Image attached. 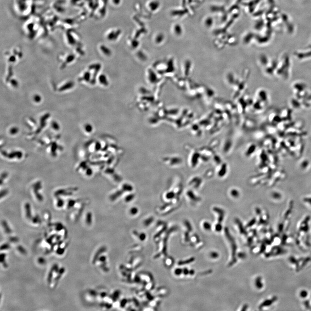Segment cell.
<instances>
[{
	"mask_svg": "<svg viewBox=\"0 0 311 311\" xmlns=\"http://www.w3.org/2000/svg\"><path fill=\"white\" fill-rule=\"evenodd\" d=\"M225 233L226 235V237L227 238L228 240H229L230 243L231 244V246L232 247V252H233V260L231 261V262L230 263V264L231 265L233 264L235 262L237 261V259L236 258V251H237V246H236V243L234 242V239H233L231 236L228 230L227 229H225Z\"/></svg>",
	"mask_w": 311,
	"mask_h": 311,
	"instance_id": "obj_1",
	"label": "cell"
},
{
	"mask_svg": "<svg viewBox=\"0 0 311 311\" xmlns=\"http://www.w3.org/2000/svg\"><path fill=\"white\" fill-rule=\"evenodd\" d=\"M161 6V3L158 0H152L148 4V7L150 11L155 12L158 10Z\"/></svg>",
	"mask_w": 311,
	"mask_h": 311,
	"instance_id": "obj_2",
	"label": "cell"
},
{
	"mask_svg": "<svg viewBox=\"0 0 311 311\" xmlns=\"http://www.w3.org/2000/svg\"><path fill=\"white\" fill-rule=\"evenodd\" d=\"M121 31L119 29H114L111 31L107 35V38L110 40H115L119 37L121 34Z\"/></svg>",
	"mask_w": 311,
	"mask_h": 311,
	"instance_id": "obj_3",
	"label": "cell"
},
{
	"mask_svg": "<svg viewBox=\"0 0 311 311\" xmlns=\"http://www.w3.org/2000/svg\"><path fill=\"white\" fill-rule=\"evenodd\" d=\"M165 38V36L164 34L162 33H159L157 34V35L155 37V41L157 43H160L163 42Z\"/></svg>",
	"mask_w": 311,
	"mask_h": 311,
	"instance_id": "obj_4",
	"label": "cell"
},
{
	"mask_svg": "<svg viewBox=\"0 0 311 311\" xmlns=\"http://www.w3.org/2000/svg\"><path fill=\"white\" fill-rule=\"evenodd\" d=\"M275 299H268V300H265L263 303L261 304V305L260 306V308H263V307H264L265 306H270L272 304L274 303L275 302Z\"/></svg>",
	"mask_w": 311,
	"mask_h": 311,
	"instance_id": "obj_5",
	"label": "cell"
},
{
	"mask_svg": "<svg viewBox=\"0 0 311 311\" xmlns=\"http://www.w3.org/2000/svg\"><path fill=\"white\" fill-rule=\"evenodd\" d=\"M255 285L258 289H261L262 288L263 285L261 283V279L260 277H258L256 279V281H255Z\"/></svg>",
	"mask_w": 311,
	"mask_h": 311,
	"instance_id": "obj_6",
	"label": "cell"
},
{
	"mask_svg": "<svg viewBox=\"0 0 311 311\" xmlns=\"http://www.w3.org/2000/svg\"><path fill=\"white\" fill-rule=\"evenodd\" d=\"M174 30L175 33L176 34L178 35L179 34H180L181 33V27L178 25H176L174 26Z\"/></svg>",
	"mask_w": 311,
	"mask_h": 311,
	"instance_id": "obj_7",
	"label": "cell"
},
{
	"mask_svg": "<svg viewBox=\"0 0 311 311\" xmlns=\"http://www.w3.org/2000/svg\"><path fill=\"white\" fill-rule=\"evenodd\" d=\"M237 222L238 225H239V227H240V233H241L243 234H246V230H245V229H244V228L243 227V226H242V225L241 224V223H240V221H239V220L237 221Z\"/></svg>",
	"mask_w": 311,
	"mask_h": 311,
	"instance_id": "obj_8",
	"label": "cell"
},
{
	"mask_svg": "<svg viewBox=\"0 0 311 311\" xmlns=\"http://www.w3.org/2000/svg\"><path fill=\"white\" fill-rule=\"evenodd\" d=\"M195 261V258L194 257H192V258H190L187 260L185 261H181L180 263H179L180 264H188L191 263V262H192Z\"/></svg>",
	"mask_w": 311,
	"mask_h": 311,
	"instance_id": "obj_9",
	"label": "cell"
},
{
	"mask_svg": "<svg viewBox=\"0 0 311 311\" xmlns=\"http://www.w3.org/2000/svg\"><path fill=\"white\" fill-rule=\"evenodd\" d=\"M299 295H300V297L302 298H305L307 296V292L305 290H302V291H300Z\"/></svg>",
	"mask_w": 311,
	"mask_h": 311,
	"instance_id": "obj_10",
	"label": "cell"
},
{
	"mask_svg": "<svg viewBox=\"0 0 311 311\" xmlns=\"http://www.w3.org/2000/svg\"><path fill=\"white\" fill-rule=\"evenodd\" d=\"M204 227L205 228V230H210L211 229V225L210 223H208L207 222H205L204 223Z\"/></svg>",
	"mask_w": 311,
	"mask_h": 311,
	"instance_id": "obj_11",
	"label": "cell"
},
{
	"mask_svg": "<svg viewBox=\"0 0 311 311\" xmlns=\"http://www.w3.org/2000/svg\"><path fill=\"white\" fill-rule=\"evenodd\" d=\"M112 1L113 5L117 6L120 5L122 0H112Z\"/></svg>",
	"mask_w": 311,
	"mask_h": 311,
	"instance_id": "obj_12",
	"label": "cell"
},
{
	"mask_svg": "<svg viewBox=\"0 0 311 311\" xmlns=\"http://www.w3.org/2000/svg\"><path fill=\"white\" fill-rule=\"evenodd\" d=\"M210 256L213 258H217L218 257V254L216 252H212L210 253Z\"/></svg>",
	"mask_w": 311,
	"mask_h": 311,
	"instance_id": "obj_13",
	"label": "cell"
},
{
	"mask_svg": "<svg viewBox=\"0 0 311 311\" xmlns=\"http://www.w3.org/2000/svg\"><path fill=\"white\" fill-rule=\"evenodd\" d=\"M222 227L221 225L219 224H217L216 226V231L220 232L222 230Z\"/></svg>",
	"mask_w": 311,
	"mask_h": 311,
	"instance_id": "obj_14",
	"label": "cell"
},
{
	"mask_svg": "<svg viewBox=\"0 0 311 311\" xmlns=\"http://www.w3.org/2000/svg\"><path fill=\"white\" fill-rule=\"evenodd\" d=\"M182 271L181 270V269H177L175 270V273L176 275H180L182 273Z\"/></svg>",
	"mask_w": 311,
	"mask_h": 311,
	"instance_id": "obj_15",
	"label": "cell"
},
{
	"mask_svg": "<svg viewBox=\"0 0 311 311\" xmlns=\"http://www.w3.org/2000/svg\"><path fill=\"white\" fill-rule=\"evenodd\" d=\"M34 100H35L36 102H39L40 101L41 97H40V96H38V95H36V96H35Z\"/></svg>",
	"mask_w": 311,
	"mask_h": 311,
	"instance_id": "obj_16",
	"label": "cell"
},
{
	"mask_svg": "<svg viewBox=\"0 0 311 311\" xmlns=\"http://www.w3.org/2000/svg\"><path fill=\"white\" fill-rule=\"evenodd\" d=\"M183 273L184 275H188V274H189V271L188 270V269L187 268H185L183 270Z\"/></svg>",
	"mask_w": 311,
	"mask_h": 311,
	"instance_id": "obj_17",
	"label": "cell"
},
{
	"mask_svg": "<svg viewBox=\"0 0 311 311\" xmlns=\"http://www.w3.org/2000/svg\"><path fill=\"white\" fill-rule=\"evenodd\" d=\"M11 133L12 134H15V133H17V129L16 128H14L11 129Z\"/></svg>",
	"mask_w": 311,
	"mask_h": 311,
	"instance_id": "obj_18",
	"label": "cell"
},
{
	"mask_svg": "<svg viewBox=\"0 0 311 311\" xmlns=\"http://www.w3.org/2000/svg\"><path fill=\"white\" fill-rule=\"evenodd\" d=\"M238 255H239V257H241V258H244V257H245V254L243 253H239Z\"/></svg>",
	"mask_w": 311,
	"mask_h": 311,
	"instance_id": "obj_19",
	"label": "cell"
},
{
	"mask_svg": "<svg viewBox=\"0 0 311 311\" xmlns=\"http://www.w3.org/2000/svg\"><path fill=\"white\" fill-rule=\"evenodd\" d=\"M254 220H252V221L250 222L249 223H248V226H251L253 225V224H254Z\"/></svg>",
	"mask_w": 311,
	"mask_h": 311,
	"instance_id": "obj_20",
	"label": "cell"
},
{
	"mask_svg": "<svg viewBox=\"0 0 311 311\" xmlns=\"http://www.w3.org/2000/svg\"><path fill=\"white\" fill-rule=\"evenodd\" d=\"M248 308V306L247 305H245L243 307V309H242V311H246Z\"/></svg>",
	"mask_w": 311,
	"mask_h": 311,
	"instance_id": "obj_21",
	"label": "cell"
},
{
	"mask_svg": "<svg viewBox=\"0 0 311 311\" xmlns=\"http://www.w3.org/2000/svg\"><path fill=\"white\" fill-rule=\"evenodd\" d=\"M189 274L190 275H194V274H195V271L193 270H191L189 271Z\"/></svg>",
	"mask_w": 311,
	"mask_h": 311,
	"instance_id": "obj_22",
	"label": "cell"
}]
</instances>
